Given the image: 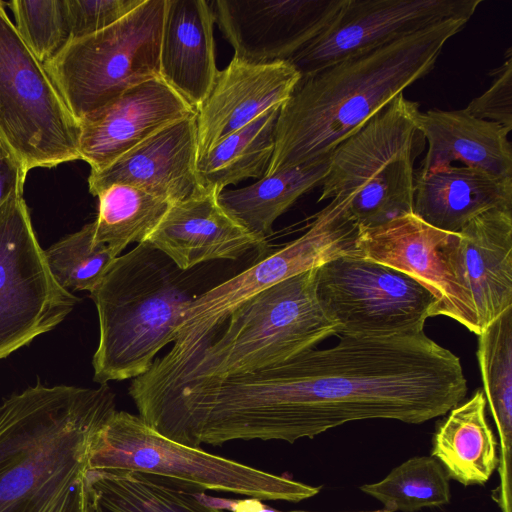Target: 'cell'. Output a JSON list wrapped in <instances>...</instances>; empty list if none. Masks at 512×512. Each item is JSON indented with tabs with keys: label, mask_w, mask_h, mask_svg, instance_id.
<instances>
[{
	"label": "cell",
	"mask_w": 512,
	"mask_h": 512,
	"mask_svg": "<svg viewBox=\"0 0 512 512\" xmlns=\"http://www.w3.org/2000/svg\"><path fill=\"white\" fill-rule=\"evenodd\" d=\"M280 107L264 112L197 160L201 189L221 193L228 185L264 177L274 152Z\"/></svg>",
	"instance_id": "83f0119b"
},
{
	"label": "cell",
	"mask_w": 512,
	"mask_h": 512,
	"mask_svg": "<svg viewBox=\"0 0 512 512\" xmlns=\"http://www.w3.org/2000/svg\"><path fill=\"white\" fill-rule=\"evenodd\" d=\"M345 0H215V24L234 56L253 64L288 61L333 20Z\"/></svg>",
	"instance_id": "9a60e30c"
},
{
	"label": "cell",
	"mask_w": 512,
	"mask_h": 512,
	"mask_svg": "<svg viewBox=\"0 0 512 512\" xmlns=\"http://www.w3.org/2000/svg\"><path fill=\"white\" fill-rule=\"evenodd\" d=\"M316 269L282 280L245 300L155 395L136 403L139 415L185 387L284 362L336 335L316 294Z\"/></svg>",
	"instance_id": "5b68a950"
},
{
	"label": "cell",
	"mask_w": 512,
	"mask_h": 512,
	"mask_svg": "<svg viewBox=\"0 0 512 512\" xmlns=\"http://www.w3.org/2000/svg\"><path fill=\"white\" fill-rule=\"evenodd\" d=\"M417 102L396 97L332 152L319 200L341 199L359 229L413 213L414 162L424 137Z\"/></svg>",
	"instance_id": "52a82bcc"
},
{
	"label": "cell",
	"mask_w": 512,
	"mask_h": 512,
	"mask_svg": "<svg viewBox=\"0 0 512 512\" xmlns=\"http://www.w3.org/2000/svg\"><path fill=\"white\" fill-rule=\"evenodd\" d=\"M359 227L345 203L333 198L297 239L230 279L195 296L183 310L171 350L154 360L149 370L132 380L134 402L165 388L195 352L245 300L289 277L315 269L344 255H357Z\"/></svg>",
	"instance_id": "8992f818"
},
{
	"label": "cell",
	"mask_w": 512,
	"mask_h": 512,
	"mask_svg": "<svg viewBox=\"0 0 512 512\" xmlns=\"http://www.w3.org/2000/svg\"><path fill=\"white\" fill-rule=\"evenodd\" d=\"M482 390L454 406L432 439L431 456L449 479L464 486L484 485L499 465V444L486 418Z\"/></svg>",
	"instance_id": "d4e9b609"
},
{
	"label": "cell",
	"mask_w": 512,
	"mask_h": 512,
	"mask_svg": "<svg viewBox=\"0 0 512 512\" xmlns=\"http://www.w3.org/2000/svg\"><path fill=\"white\" fill-rule=\"evenodd\" d=\"M8 6L19 36L41 63L51 60L69 42L65 0H13Z\"/></svg>",
	"instance_id": "1f68e13d"
},
{
	"label": "cell",
	"mask_w": 512,
	"mask_h": 512,
	"mask_svg": "<svg viewBox=\"0 0 512 512\" xmlns=\"http://www.w3.org/2000/svg\"><path fill=\"white\" fill-rule=\"evenodd\" d=\"M440 257L468 321L479 335L512 307V208H494L449 233Z\"/></svg>",
	"instance_id": "5bb4252c"
},
{
	"label": "cell",
	"mask_w": 512,
	"mask_h": 512,
	"mask_svg": "<svg viewBox=\"0 0 512 512\" xmlns=\"http://www.w3.org/2000/svg\"><path fill=\"white\" fill-rule=\"evenodd\" d=\"M197 160L194 113L155 132L102 170L90 171L89 192L97 196L111 185L126 184L172 204L202 190Z\"/></svg>",
	"instance_id": "ac0fdd59"
},
{
	"label": "cell",
	"mask_w": 512,
	"mask_h": 512,
	"mask_svg": "<svg viewBox=\"0 0 512 512\" xmlns=\"http://www.w3.org/2000/svg\"><path fill=\"white\" fill-rule=\"evenodd\" d=\"M27 173L0 144V207L16 191H24Z\"/></svg>",
	"instance_id": "e575fe53"
},
{
	"label": "cell",
	"mask_w": 512,
	"mask_h": 512,
	"mask_svg": "<svg viewBox=\"0 0 512 512\" xmlns=\"http://www.w3.org/2000/svg\"><path fill=\"white\" fill-rule=\"evenodd\" d=\"M134 470L261 501L300 502L318 494L311 486L234 460L200 447L178 443L158 433L140 416L116 411L100 432L89 470Z\"/></svg>",
	"instance_id": "ba28073f"
},
{
	"label": "cell",
	"mask_w": 512,
	"mask_h": 512,
	"mask_svg": "<svg viewBox=\"0 0 512 512\" xmlns=\"http://www.w3.org/2000/svg\"><path fill=\"white\" fill-rule=\"evenodd\" d=\"M215 190H201L172 203L145 242L181 270L214 260H237L263 248L262 239L239 223L220 204Z\"/></svg>",
	"instance_id": "d6986e66"
},
{
	"label": "cell",
	"mask_w": 512,
	"mask_h": 512,
	"mask_svg": "<svg viewBox=\"0 0 512 512\" xmlns=\"http://www.w3.org/2000/svg\"><path fill=\"white\" fill-rule=\"evenodd\" d=\"M44 252L54 278L70 292H91L117 258L108 246L94 241V222L63 237Z\"/></svg>",
	"instance_id": "4dcf8cb0"
},
{
	"label": "cell",
	"mask_w": 512,
	"mask_h": 512,
	"mask_svg": "<svg viewBox=\"0 0 512 512\" xmlns=\"http://www.w3.org/2000/svg\"><path fill=\"white\" fill-rule=\"evenodd\" d=\"M166 0H144L124 18L95 34L70 40L44 64L78 122L127 90L160 77Z\"/></svg>",
	"instance_id": "9c48e42d"
},
{
	"label": "cell",
	"mask_w": 512,
	"mask_h": 512,
	"mask_svg": "<svg viewBox=\"0 0 512 512\" xmlns=\"http://www.w3.org/2000/svg\"><path fill=\"white\" fill-rule=\"evenodd\" d=\"M202 490L140 471L88 470L86 512H225L200 500Z\"/></svg>",
	"instance_id": "cb8c5ba5"
},
{
	"label": "cell",
	"mask_w": 512,
	"mask_h": 512,
	"mask_svg": "<svg viewBox=\"0 0 512 512\" xmlns=\"http://www.w3.org/2000/svg\"><path fill=\"white\" fill-rule=\"evenodd\" d=\"M494 208H512V178L461 165L415 176L413 214L436 229L458 233Z\"/></svg>",
	"instance_id": "603a6c76"
},
{
	"label": "cell",
	"mask_w": 512,
	"mask_h": 512,
	"mask_svg": "<svg viewBox=\"0 0 512 512\" xmlns=\"http://www.w3.org/2000/svg\"><path fill=\"white\" fill-rule=\"evenodd\" d=\"M300 80L288 61L253 64L233 57L195 110L198 159L264 112L281 106Z\"/></svg>",
	"instance_id": "2e32d148"
},
{
	"label": "cell",
	"mask_w": 512,
	"mask_h": 512,
	"mask_svg": "<svg viewBox=\"0 0 512 512\" xmlns=\"http://www.w3.org/2000/svg\"><path fill=\"white\" fill-rule=\"evenodd\" d=\"M492 85L482 95L474 98L465 108L476 118L493 121L509 132L512 130V54L506 53L504 63L489 73Z\"/></svg>",
	"instance_id": "836d02e7"
},
{
	"label": "cell",
	"mask_w": 512,
	"mask_h": 512,
	"mask_svg": "<svg viewBox=\"0 0 512 512\" xmlns=\"http://www.w3.org/2000/svg\"><path fill=\"white\" fill-rule=\"evenodd\" d=\"M449 477L431 455L404 461L381 481L360 486L382 503L386 512H417L447 505L451 500Z\"/></svg>",
	"instance_id": "f546056e"
},
{
	"label": "cell",
	"mask_w": 512,
	"mask_h": 512,
	"mask_svg": "<svg viewBox=\"0 0 512 512\" xmlns=\"http://www.w3.org/2000/svg\"><path fill=\"white\" fill-rule=\"evenodd\" d=\"M450 232L436 229L410 213L385 224L359 229L357 255L394 268L419 282L437 300L434 316L468 327L442 259L440 247Z\"/></svg>",
	"instance_id": "ffe728a7"
},
{
	"label": "cell",
	"mask_w": 512,
	"mask_h": 512,
	"mask_svg": "<svg viewBox=\"0 0 512 512\" xmlns=\"http://www.w3.org/2000/svg\"><path fill=\"white\" fill-rule=\"evenodd\" d=\"M200 500L204 503L221 510L231 512H282L273 509L256 498L249 499H227L207 495L203 490L198 492Z\"/></svg>",
	"instance_id": "d590c367"
},
{
	"label": "cell",
	"mask_w": 512,
	"mask_h": 512,
	"mask_svg": "<svg viewBox=\"0 0 512 512\" xmlns=\"http://www.w3.org/2000/svg\"><path fill=\"white\" fill-rule=\"evenodd\" d=\"M79 298L54 278L24 191L0 207V360L60 324Z\"/></svg>",
	"instance_id": "7c38bea8"
},
{
	"label": "cell",
	"mask_w": 512,
	"mask_h": 512,
	"mask_svg": "<svg viewBox=\"0 0 512 512\" xmlns=\"http://www.w3.org/2000/svg\"><path fill=\"white\" fill-rule=\"evenodd\" d=\"M467 22L446 20L300 78L280 107L264 176L331 154L427 75L446 42Z\"/></svg>",
	"instance_id": "3957f363"
},
{
	"label": "cell",
	"mask_w": 512,
	"mask_h": 512,
	"mask_svg": "<svg viewBox=\"0 0 512 512\" xmlns=\"http://www.w3.org/2000/svg\"><path fill=\"white\" fill-rule=\"evenodd\" d=\"M481 0H345L328 26L288 62L310 77L449 19H469Z\"/></svg>",
	"instance_id": "4fadbf2b"
},
{
	"label": "cell",
	"mask_w": 512,
	"mask_h": 512,
	"mask_svg": "<svg viewBox=\"0 0 512 512\" xmlns=\"http://www.w3.org/2000/svg\"><path fill=\"white\" fill-rule=\"evenodd\" d=\"M80 124L0 1V144L28 172L79 160Z\"/></svg>",
	"instance_id": "30bf717a"
},
{
	"label": "cell",
	"mask_w": 512,
	"mask_h": 512,
	"mask_svg": "<svg viewBox=\"0 0 512 512\" xmlns=\"http://www.w3.org/2000/svg\"><path fill=\"white\" fill-rule=\"evenodd\" d=\"M94 241L115 256L131 243H141L161 221L171 203L140 188L114 184L98 195Z\"/></svg>",
	"instance_id": "f1b7e54d"
},
{
	"label": "cell",
	"mask_w": 512,
	"mask_h": 512,
	"mask_svg": "<svg viewBox=\"0 0 512 512\" xmlns=\"http://www.w3.org/2000/svg\"><path fill=\"white\" fill-rule=\"evenodd\" d=\"M143 1L65 0L70 40L83 38L108 28L132 12Z\"/></svg>",
	"instance_id": "d6a6232c"
},
{
	"label": "cell",
	"mask_w": 512,
	"mask_h": 512,
	"mask_svg": "<svg viewBox=\"0 0 512 512\" xmlns=\"http://www.w3.org/2000/svg\"><path fill=\"white\" fill-rule=\"evenodd\" d=\"M188 271L148 242L119 255L90 292L99 321L94 381L135 379L175 340L179 318L198 294Z\"/></svg>",
	"instance_id": "277c9868"
},
{
	"label": "cell",
	"mask_w": 512,
	"mask_h": 512,
	"mask_svg": "<svg viewBox=\"0 0 512 512\" xmlns=\"http://www.w3.org/2000/svg\"><path fill=\"white\" fill-rule=\"evenodd\" d=\"M417 124L428 149L416 176L459 164L512 178L510 132L502 125L476 118L465 108L419 112Z\"/></svg>",
	"instance_id": "7402d4cb"
},
{
	"label": "cell",
	"mask_w": 512,
	"mask_h": 512,
	"mask_svg": "<svg viewBox=\"0 0 512 512\" xmlns=\"http://www.w3.org/2000/svg\"><path fill=\"white\" fill-rule=\"evenodd\" d=\"M331 154L264 176L243 188L224 189L219 202L251 233L266 239L279 216L303 194L321 185L329 170Z\"/></svg>",
	"instance_id": "4316f807"
},
{
	"label": "cell",
	"mask_w": 512,
	"mask_h": 512,
	"mask_svg": "<svg viewBox=\"0 0 512 512\" xmlns=\"http://www.w3.org/2000/svg\"><path fill=\"white\" fill-rule=\"evenodd\" d=\"M316 294L338 336L420 333L437 306L436 298L413 278L358 255L318 267Z\"/></svg>",
	"instance_id": "8fae6325"
},
{
	"label": "cell",
	"mask_w": 512,
	"mask_h": 512,
	"mask_svg": "<svg viewBox=\"0 0 512 512\" xmlns=\"http://www.w3.org/2000/svg\"><path fill=\"white\" fill-rule=\"evenodd\" d=\"M195 110L162 78L143 82L79 122V156L100 171L160 129Z\"/></svg>",
	"instance_id": "e0dca14e"
},
{
	"label": "cell",
	"mask_w": 512,
	"mask_h": 512,
	"mask_svg": "<svg viewBox=\"0 0 512 512\" xmlns=\"http://www.w3.org/2000/svg\"><path fill=\"white\" fill-rule=\"evenodd\" d=\"M108 384L40 383L0 405V512H86L97 438L116 412Z\"/></svg>",
	"instance_id": "7a4b0ae2"
},
{
	"label": "cell",
	"mask_w": 512,
	"mask_h": 512,
	"mask_svg": "<svg viewBox=\"0 0 512 512\" xmlns=\"http://www.w3.org/2000/svg\"><path fill=\"white\" fill-rule=\"evenodd\" d=\"M215 18L205 0H166L160 77L194 110L208 96L218 69Z\"/></svg>",
	"instance_id": "44dd1931"
},
{
	"label": "cell",
	"mask_w": 512,
	"mask_h": 512,
	"mask_svg": "<svg viewBox=\"0 0 512 512\" xmlns=\"http://www.w3.org/2000/svg\"><path fill=\"white\" fill-rule=\"evenodd\" d=\"M339 337L331 348L228 378L223 402L236 432L294 443L358 420L420 424L466 396L460 359L424 331Z\"/></svg>",
	"instance_id": "6da1fadb"
},
{
	"label": "cell",
	"mask_w": 512,
	"mask_h": 512,
	"mask_svg": "<svg viewBox=\"0 0 512 512\" xmlns=\"http://www.w3.org/2000/svg\"><path fill=\"white\" fill-rule=\"evenodd\" d=\"M476 355L499 436L500 481L492 498L501 512H512V307L478 335Z\"/></svg>",
	"instance_id": "484cf974"
}]
</instances>
